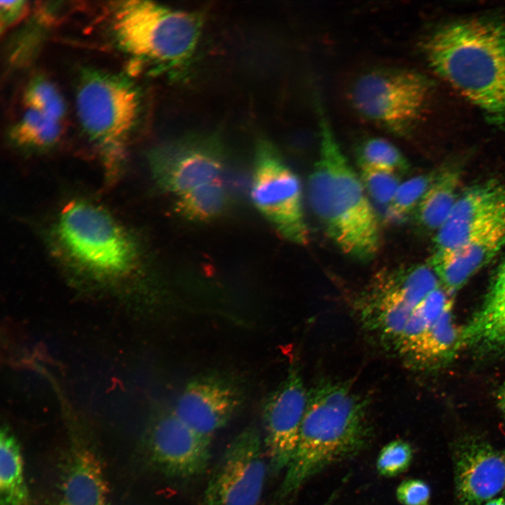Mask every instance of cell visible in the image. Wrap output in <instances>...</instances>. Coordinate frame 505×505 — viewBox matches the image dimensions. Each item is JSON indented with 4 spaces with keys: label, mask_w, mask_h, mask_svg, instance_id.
I'll list each match as a JSON object with an SVG mask.
<instances>
[{
    "label": "cell",
    "mask_w": 505,
    "mask_h": 505,
    "mask_svg": "<svg viewBox=\"0 0 505 505\" xmlns=\"http://www.w3.org/2000/svg\"><path fill=\"white\" fill-rule=\"evenodd\" d=\"M424 51L438 76L505 131V20L450 22L427 37Z\"/></svg>",
    "instance_id": "cell-1"
},
{
    "label": "cell",
    "mask_w": 505,
    "mask_h": 505,
    "mask_svg": "<svg viewBox=\"0 0 505 505\" xmlns=\"http://www.w3.org/2000/svg\"><path fill=\"white\" fill-rule=\"evenodd\" d=\"M317 109L319 152L308 182L311 208L342 252L359 261H369L380 245L376 214L323 110L319 105Z\"/></svg>",
    "instance_id": "cell-2"
},
{
    "label": "cell",
    "mask_w": 505,
    "mask_h": 505,
    "mask_svg": "<svg viewBox=\"0 0 505 505\" xmlns=\"http://www.w3.org/2000/svg\"><path fill=\"white\" fill-rule=\"evenodd\" d=\"M367 404L348 384L320 382L308 390L298 442L281 494L297 490L328 466L363 449L368 438Z\"/></svg>",
    "instance_id": "cell-3"
},
{
    "label": "cell",
    "mask_w": 505,
    "mask_h": 505,
    "mask_svg": "<svg viewBox=\"0 0 505 505\" xmlns=\"http://www.w3.org/2000/svg\"><path fill=\"white\" fill-rule=\"evenodd\" d=\"M53 236L68 264L95 277L125 276L140 262L134 238L108 213L90 202L68 203L58 216Z\"/></svg>",
    "instance_id": "cell-4"
},
{
    "label": "cell",
    "mask_w": 505,
    "mask_h": 505,
    "mask_svg": "<svg viewBox=\"0 0 505 505\" xmlns=\"http://www.w3.org/2000/svg\"><path fill=\"white\" fill-rule=\"evenodd\" d=\"M112 28L119 44L133 56L173 67L194 51L201 30L196 13L149 1H124L116 6Z\"/></svg>",
    "instance_id": "cell-5"
},
{
    "label": "cell",
    "mask_w": 505,
    "mask_h": 505,
    "mask_svg": "<svg viewBox=\"0 0 505 505\" xmlns=\"http://www.w3.org/2000/svg\"><path fill=\"white\" fill-rule=\"evenodd\" d=\"M76 104L85 132L99 147L109 170H116L139 117L138 90L123 76L88 70L81 77Z\"/></svg>",
    "instance_id": "cell-6"
},
{
    "label": "cell",
    "mask_w": 505,
    "mask_h": 505,
    "mask_svg": "<svg viewBox=\"0 0 505 505\" xmlns=\"http://www.w3.org/2000/svg\"><path fill=\"white\" fill-rule=\"evenodd\" d=\"M432 86L424 74L401 67H378L362 74L351 102L363 118L389 133L406 135L420 120Z\"/></svg>",
    "instance_id": "cell-7"
},
{
    "label": "cell",
    "mask_w": 505,
    "mask_h": 505,
    "mask_svg": "<svg viewBox=\"0 0 505 505\" xmlns=\"http://www.w3.org/2000/svg\"><path fill=\"white\" fill-rule=\"evenodd\" d=\"M440 285L430 266L415 265L379 275L357 301L364 327L392 347L416 307Z\"/></svg>",
    "instance_id": "cell-8"
},
{
    "label": "cell",
    "mask_w": 505,
    "mask_h": 505,
    "mask_svg": "<svg viewBox=\"0 0 505 505\" xmlns=\"http://www.w3.org/2000/svg\"><path fill=\"white\" fill-rule=\"evenodd\" d=\"M252 180L251 198L259 212L283 238L307 244L299 179L267 140L257 144Z\"/></svg>",
    "instance_id": "cell-9"
},
{
    "label": "cell",
    "mask_w": 505,
    "mask_h": 505,
    "mask_svg": "<svg viewBox=\"0 0 505 505\" xmlns=\"http://www.w3.org/2000/svg\"><path fill=\"white\" fill-rule=\"evenodd\" d=\"M262 443L252 426L234 438L208 484L204 505L258 504L267 473Z\"/></svg>",
    "instance_id": "cell-10"
},
{
    "label": "cell",
    "mask_w": 505,
    "mask_h": 505,
    "mask_svg": "<svg viewBox=\"0 0 505 505\" xmlns=\"http://www.w3.org/2000/svg\"><path fill=\"white\" fill-rule=\"evenodd\" d=\"M149 162L159 187L181 195L215 180L224 164L221 147L212 137H190L153 149Z\"/></svg>",
    "instance_id": "cell-11"
},
{
    "label": "cell",
    "mask_w": 505,
    "mask_h": 505,
    "mask_svg": "<svg viewBox=\"0 0 505 505\" xmlns=\"http://www.w3.org/2000/svg\"><path fill=\"white\" fill-rule=\"evenodd\" d=\"M245 399V389L235 377L206 372L186 384L173 410L192 429L211 438L234 417Z\"/></svg>",
    "instance_id": "cell-12"
},
{
    "label": "cell",
    "mask_w": 505,
    "mask_h": 505,
    "mask_svg": "<svg viewBox=\"0 0 505 505\" xmlns=\"http://www.w3.org/2000/svg\"><path fill=\"white\" fill-rule=\"evenodd\" d=\"M308 400L307 390L297 366L266 399L262 417L264 450L271 469H286L295 452Z\"/></svg>",
    "instance_id": "cell-13"
},
{
    "label": "cell",
    "mask_w": 505,
    "mask_h": 505,
    "mask_svg": "<svg viewBox=\"0 0 505 505\" xmlns=\"http://www.w3.org/2000/svg\"><path fill=\"white\" fill-rule=\"evenodd\" d=\"M210 438L192 429L170 410L161 414L152 424L147 447L152 460L163 472L187 478L201 473L206 468Z\"/></svg>",
    "instance_id": "cell-14"
},
{
    "label": "cell",
    "mask_w": 505,
    "mask_h": 505,
    "mask_svg": "<svg viewBox=\"0 0 505 505\" xmlns=\"http://www.w3.org/2000/svg\"><path fill=\"white\" fill-rule=\"evenodd\" d=\"M505 215V184L488 181L474 186L457 200L438 229L436 251L455 249Z\"/></svg>",
    "instance_id": "cell-15"
},
{
    "label": "cell",
    "mask_w": 505,
    "mask_h": 505,
    "mask_svg": "<svg viewBox=\"0 0 505 505\" xmlns=\"http://www.w3.org/2000/svg\"><path fill=\"white\" fill-rule=\"evenodd\" d=\"M454 480L459 505H480L505 486V457L490 444L469 438L454 452Z\"/></svg>",
    "instance_id": "cell-16"
},
{
    "label": "cell",
    "mask_w": 505,
    "mask_h": 505,
    "mask_svg": "<svg viewBox=\"0 0 505 505\" xmlns=\"http://www.w3.org/2000/svg\"><path fill=\"white\" fill-rule=\"evenodd\" d=\"M505 245V215L461 246L436 251L430 267L440 284L454 292L487 264Z\"/></svg>",
    "instance_id": "cell-17"
},
{
    "label": "cell",
    "mask_w": 505,
    "mask_h": 505,
    "mask_svg": "<svg viewBox=\"0 0 505 505\" xmlns=\"http://www.w3.org/2000/svg\"><path fill=\"white\" fill-rule=\"evenodd\" d=\"M63 470L57 505H108V487L94 451L73 443Z\"/></svg>",
    "instance_id": "cell-18"
},
{
    "label": "cell",
    "mask_w": 505,
    "mask_h": 505,
    "mask_svg": "<svg viewBox=\"0 0 505 505\" xmlns=\"http://www.w3.org/2000/svg\"><path fill=\"white\" fill-rule=\"evenodd\" d=\"M460 344L486 350H505V259L482 306L460 331Z\"/></svg>",
    "instance_id": "cell-19"
},
{
    "label": "cell",
    "mask_w": 505,
    "mask_h": 505,
    "mask_svg": "<svg viewBox=\"0 0 505 505\" xmlns=\"http://www.w3.org/2000/svg\"><path fill=\"white\" fill-rule=\"evenodd\" d=\"M460 346V332L453 323L451 304L401 356L417 367L432 368L448 361Z\"/></svg>",
    "instance_id": "cell-20"
},
{
    "label": "cell",
    "mask_w": 505,
    "mask_h": 505,
    "mask_svg": "<svg viewBox=\"0 0 505 505\" xmlns=\"http://www.w3.org/2000/svg\"><path fill=\"white\" fill-rule=\"evenodd\" d=\"M21 449L13 434L0 433V505H29Z\"/></svg>",
    "instance_id": "cell-21"
},
{
    "label": "cell",
    "mask_w": 505,
    "mask_h": 505,
    "mask_svg": "<svg viewBox=\"0 0 505 505\" xmlns=\"http://www.w3.org/2000/svg\"><path fill=\"white\" fill-rule=\"evenodd\" d=\"M228 202L224 186L216 179L181 194L175 203V210L187 220L205 222L220 217Z\"/></svg>",
    "instance_id": "cell-22"
},
{
    "label": "cell",
    "mask_w": 505,
    "mask_h": 505,
    "mask_svg": "<svg viewBox=\"0 0 505 505\" xmlns=\"http://www.w3.org/2000/svg\"><path fill=\"white\" fill-rule=\"evenodd\" d=\"M459 175L454 170L443 172L431 183L419 203V222L431 229H439L450 215L457 200Z\"/></svg>",
    "instance_id": "cell-23"
},
{
    "label": "cell",
    "mask_w": 505,
    "mask_h": 505,
    "mask_svg": "<svg viewBox=\"0 0 505 505\" xmlns=\"http://www.w3.org/2000/svg\"><path fill=\"white\" fill-rule=\"evenodd\" d=\"M450 292L440 285L416 307L402 334L393 346L400 356L416 342L452 304Z\"/></svg>",
    "instance_id": "cell-24"
},
{
    "label": "cell",
    "mask_w": 505,
    "mask_h": 505,
    "mask_svg": "<svg viewBox=\"0 0 505 505\" xmlns=\"http://www.w3.org/2000/svg\"><path fill=\"white\" fill-rule=\"evenodd\" d=\"M61 122L31 108H27L11 130V138L18 145L41 149L50 147L60 138Z\"/></svg>",
    "instance_id": "cell-25"
},
{
    "label": "cell",
    "mask_w": 505,
    "mask_h": 505,
    "mask_svg": "<svg viewBox=\"0 0 505 505\" xmlns=\"http://www.w3.org/2000/svg\"><path fill=\"white\" fill-rule=\"evenodd\" d=\"M361 168H387L398 173L405 170L408 163L401 152L392 142L379 137L364 140L357 151Z\"/></svg>",
    "instance_id": "cell-26"
},
{
    "label": "cell",
    "mask_w": 505,
    "mask_h": 505,
    "mask_svg": "<svg viewBox=\"0 0 505 505\" xmlns=\"http://www.w3.org/2000/svg\"><path fill=\"white\" fill-rule=\"evenodd\" d=\"M24 101L26 108L39 111L60 122L65 116L66 109L62 96L47 79H34L25 90Z\"/></svg>",
    "instance_id": "cell-27"
},
{
    "label": "cell",
    "mask_w": 505,
    "mask_h": 505,
    "mask_svg": "<svg viewBox=\"0 0 505 505\" xmlns=\"http://www.w3.org/2000/svg\"><path fill=\"white\" fill-rule=\"evenodd\" d=\"M361 168V179L365 189L378 203L389 205L401 184L398 173L382 168Z\"/></svg>",
    "instance_id": "cell-28"
},
{
    "label": "cell",
    "mask_w": 505,
    "mask_h": 505,
    "mask_svg": "<svg viewBox=\"0 0 505 505\" xmlns=\"http://www.w3.org/2000/svg\"><path fill=\"white\" fill-rule=\"evenodd\" d=\"M412 457L413 450L408 443L393 440L380 450L377 458V470L384 477H395L408 469Z\"/></svg>",
    "instance_id": "cell-29"
},
{
    "label": "cell",
    "mask_w": 505,
    "mask_h": 505,
    "mask_svg": "<svg viewBox=\"0 0 505 505\" xmlns=\"http://www.w3.org/2000/svg\"><path fill=\"white\" fill-rule=\"evenodd\" d=\"M429 177L419 175L401 183L389 205V213L396 217L409 213L419 203L431 184Z\"/></svg>",
    "instance_id": "cell-30"
},
{
    "label": "cell",
    "mask_w": 505,
    "mask_h": 505,
    "mask_svg": "<svg viewBox=\"0 0 505 505\" xmlns=\"http://www.w3.org/2000/svg\"><path fill=\"white\" fill-rule=\"evenodd\" d=\"M430 487L422 480L407 479L396 488V496L403 505H429Z\"/></svg>",
    "instance_id": "cell-31"
},
{
    "label": "cell",
    "mask_w": 505,
    "mask_h": 505,
    "mask_svg": "<svg viewBox=\"0 0 505 505\" xmlns=\"http://www.w3.org/2000/svg\"><path fill=\"white\" fill-rule=\"evenodd\" d=\"M1 29H7L20 21L27 11V2L25 1H1Z\"/></svg>",
    "instance_id": "cell-32"
},
{
    "label": "cell",
    "mask_w": 505,
    "mask_h": 505,
    "mask_svg": "<svg viewBox=\"0 0 505 505\" xmlns=\"http://www.w3.org/2000/svg\"><path fill=\"white\" fill-rule=\"evenodd\" d=\"M499 408L505 417V386L500 389L497 396Z\"/></svg>",
    "instance_id": "cell-33"
},
{
    "label": "cell",
    "mask_w": 505,
    "mask_h": 505,
    "mask_svg": "<svg viewBox=\"0 0 505 505\" xmlns=\"http://www.w3.org/2000/svg\"><path fill=\"white\" fill-rule=\"evenodd\" d=\"M485 505H505V499L503 498L491 499L487 501Z\"/></svg>",
    "instance_id": "cell-34"
},
{
    "label": "cell",
    "mask_w": 505,
    "mask_h": 505,
    "mask_svg": "<svg viewBox=\"0 0 505 505\" xmlns=\"http://www.w3.org/2000/svg\"><path fill=\"white\" fill-rule=\"evenodd\" d=\"M504 457H505V451H504Z\"/></svg>",
    "instance_id": "cell-35"
}]
</instances>
